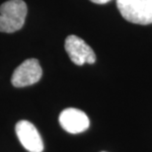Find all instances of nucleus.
I'll use <instances>...</instances> for the list:
<instances>
[{"label": "nucleus", "instance_id": "f257e3e1", "mask_svg": "<svg viewBox=\"0 0 152 152\" xmlns=\"http://www.w3.org/2000/svg\"><path fill=\"white\" fill-rule=\"evenodd\" d=\"M28 7L23 0H8L0 6V32L14 33L25 24Z\"/></svg>", "mask_w": 152, "mask_h": 152}, {"label": "nucleus", "instance_id": "f03ea898", "mask_svg": "<svg viewBox=\"0 0 152 152\" xmlns=\"http://www.w3.org/2000/svg\"><path fill=\"white\" fill-rule=\"evenodd\" d=\"M121 17L137 25L152 24V0H117Z\"/></svg>", "mask_w": 152, "mask_h": 152}, {"label": "nucleus", "instance_id": "7ed1b4c3", "mask_svg": "<svg viewBox=\"0 0 152 152\" xmlns=\"http://www.w3.org/2000/svg\"><path fill=\"white\" fill-rule=\"evenodd\" d=\"M42 69L36 58H29L22 62L15 69L11 82L14 87L21 88L36 84L41 80Z\"/></svg>", "mask_w": 152, "mask_h": 152}, {"label": "nucleus", "instance_id": "20e7f679", "mask_svg": "<svg viewBox=\"0 0 152 152\" xmlns=\"http://www.w3.org/2000/svg\"><path fill=\"white\" fill-rule=\"evenodd\" d=\"M64 48L69 58L76 65H83L85 63L93 64L96 61V54L94 50L77 36H68L65 39Z\"/></svg>", "mask_w": 152, "mask_h": 152}, {"label": "nucleus", "instance_id": "39448f33", "mask_svg": "<svg viewBox=\"0 0 152 152\" xmlns=\"http://www.w3.org/2000/svg\"><path fill=\"white\" fill-rule=\"evenodd\" d=\"M15 132L22 146L29 152H42L44 142L36 126L28 121H18Z\"/></svg>", "mask_w": 152, "mask_h": 152}, {"label": "nucleus", "instance_id": "423d86ee", "mask_svg": "<svg viewBox=\"0 0 152 152\" xmlns=\"http://www.w3.org/2000/svg\"><path fill=\"white\" fill-rule=\"evenodd\" d=\"M59 124L65 132L76 134L87 130L90 121L83 111L75 108H68L60 113Z\"/></svg>", "mask_w": 152, "mask_h": 152}, {"label": "nucleus", "instance_id": "0eeeda50", "mask_svg": "<svg viewBox=\"0 0 152 152\" xmlns=\"http://www.w3.org/2000/svg\"><path fill=\"white\" fill-rule=\"evenodd\" d=\"M91 2L96 3V4H106V3L110 2L111 0H90Z\"/></svg>", "mask_w": 152, "mask_h": 152}]
</instances>
